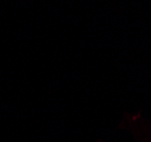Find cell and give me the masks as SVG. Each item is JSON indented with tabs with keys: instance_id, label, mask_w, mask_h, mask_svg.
<instances>
[]
</instances>
